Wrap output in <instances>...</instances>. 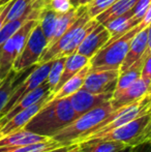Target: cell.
<instances>
[{"label":"cell","instance_id":"obj_20","mask_svg":"<svg viewBox=\"0 0 151 152\" xmlns=\"http://www.w3.org/2000/svg\"><path fill=\"white\" fill-rule=\"evenodd\" d=\"M21 75H22V70L17 72L14 69H12L9 74L2 80L1 84H0V114L3 111L14 88L19 83L18 80L20 79Z\"/></svg>","mask_w":151,"mask_h":152},{"label":"cell","instance_id":"obj_3","mask_svg":"<svg viewBox=\"0 0 151 152\" xmlns=\"http://www.w3.org/2000/svg\"><path fill=\"white\" fill-rule=\"evenodd\" d=\"M149 140H151V112L146 113L113 130L86 139L81 143L118 141L124 143L127 146L135 147Z\"/></svg>","mask_w":151,"mask_h":152},{"label":"cell","instance_id":"obj_39","mask_svg":"<svg viewBox=\"0 0 151 152\" xmlns=\"http://www.w3.org/2000/svg\"><path fill=\"white\" fill-rule=\"evenodd\" d=\"M148 93H151V83L149 85V88H148Z\"/></svg>","mask_w":151,"mask_h":152},{"label":"cell","instance_id":"obj_21","mask_svg":"<svg viewBox=\"0 0 151 152\" xmlns=\"http://www.w3.org/2000/svg\"><path fill=\"white\" fill-rule=\"evenodd\" d=\"M81 152H116L119 149L127 146L118 141H97V142L81 143Z\"/></svg>","mask_w":151,"mask_h":152},{"label":"cell","instance_id":"obj_8","mask_svg":"<svg viewBox=\"0 0 151 152\" xmlns=\"http://www.w3.org/2000/svg\"><path fill=\"white\" fill-rule=\"evenodd\" d=\"M119 69H89L82 88L92 93H106L115 91Z\"/></svg>","mask_w":151,"mask_h":152},{"label":"cell","instance_id":"obj_10","mask_svg":"<svg viewBox=\"0 0 151 152\" xmlns=\"http://www.w3.org/2000/svg\"><path fill=\"white\" fill-rule=\"evenodd\" d=\"M111 37L112 35L109 30L99 23L98 26L86 36L82 44L79 46L76 53L84 55L90 59L111 39Z\"/></svg>","mask_w":151,"mask_h":152},{"label":"cell","instance_id":"obj_23","mask_svg":"<svg viewBox=\"0 0 151 152\" xmlns=\"http://www.w3.org/2000/svg\"><path fill=\"white\" fill-rule=\"evenodd\" d=\"M62 145L64 144L56 142V141H54L52 139V140L46 141V142L34 143V144L24 145V146L0 148V152H44V151L51 150V149L57 148L59 146H62Z\"/></svg>","mask_w":151,"mask_h":152},{"label":"cell","instance_id":"obj_22","mask_svg":"<svg viewBox=\"0 0 151 152\" xmlns=\"http://www.w3.org/2000/svg\"><path fill=\"white\" fill-rule=\"evenodd\" d=\"M59 12H56L54 10H50L48 7H42L40 10V15L38 21H39V25L42 27V31H44V35H46L47 40L52 38L53 34L55 31V27H56L57 21H58Z\"/></svg>","mask_w":151,"mask_h":152},{"label":"cell","instance_id":"obj_30","mask_svg":"<svg viewBox=\"0 0 151 152\" xmlns=\"http://www.w3.org/2000/svg\"><path fill=\"white\" fill-rule=\"evenodd\" d=\"M12 1H9L8 3L4 4V5L0 6V29H1V27L4 25V23H5V20H6V17H7L8 12H9L10 8H12Z\"/></svg>","mask_w":151,"mask_h":152},{"label":"cell","instance_id":"obj_38","mask_svg":"<svg viewBox=\"0 0 151 152\" xmlns=\"http://www.w3.org/2000/svg\"><path fill=\"white\" fill-rule=\"evenodd\" d=\"M71 152H81V150H80V145H79V148H77L76 150H74V151H71Z\"/></svg>","mask_w":151,"mask_h":152},{"label":"cell","instance_id":"obj_40","mask_svg":"<svg viewBox=\"0 0 151 152\" xmlns=\"http://www.w3.org/2000/svg\"><path fill=\"white\" fill-rule=\"evenodd\" d=\"M1 82H2V80H0V84H1Z\"/></svg>","mask_w":151,"mask_h":152},{"label":"cell","instance_id":"obj_29","mask_svg":"<svg viewBox=\"0 0 151 152\" xmlns=\"http://www.w3.org/2000/svg\"><path fill=\"white\" fill-rule=\"evenodd\" d=\"M141 78L147 83L148 85H150L151 83V51L149 49V53H148L147 57L144 62L143 68H142L141 72Z\"/></svg>","mask_w":151,"mask_h":152},{"label":"cell","instance_id":"obj_27","mask_svg":"<svg viewBox=\"0 0 151 152\" xmlns=\"http://www.w3.org/2000/svg\"><path fill=\"white\" fill-rule=\"evenodd\" d=\"M44 7H48L59 14H63L74 7L71 0H49Z\"/></svg>","mask_w":151,"mask_h":152},{"label":"cell","instance_id":"obj_26","mask_svg":"<svg viewBox=\"0 0 151 152\" xmlns=\"http://www.w3.org/2000/svg\"><path fill=\"white\" fill-rule=\"evenodd\" d=\"M117 0H92L87 4L88 15L90 16V18H95L99 14L105 12L108 7H110Z\"/></svg>","mask_w":151,"mask_h":152},{"label":"cell","instance_id":"obj_25","mask_svg":"<svg viewBox=\"0 0 151 152\" xmlns=\"http://www.w3.org/2000/svg\"><path fill=\"white\" fill-rule=\"evenodd\" d=\"M12 1L14 2H12V8H10L9 12H8L7 17H6L5 23L19 19L26 12H28L29 10L34 7L36 0H12Z\"/></svg>","mask_w":151,"mask_h":152},{"label":"cell","instance_id":"obj_28","mask_svg":"<svg viewBox=\"0 0 151 152\" xmlns=\"http://www.w3.org/2000/svg\"><path fill=\"white\" fill-rule=\"evenodd\" d=\"M150 4H151V0H138L137 3L133 7V16H137L139 18L143 19L146 12H147L148 7L150 6Z\"/></svg>","mask_w":151,"mask_h":152},{"label":"cell","instance_id":"obj_14","mask_svg":"<svg viewBox=\"0 0 151 152\" xmlns=\"http://www.w3.org/2000/svg\"><path fill=\"white\" fill-rule=\"evenodd\" d=\"M148 49V27L139 31L135 36L129 46L128 52L120 66V72L126 70L133 63H136Z\"/></svg>","mask_w":151,"mask_h":152},{"label":"cell","instance_id":"obj_24","mask_svg":"<svg viewBox=\"0 0 151 152\" xmlns=\"http://www.w3.org/2000/svg\"><path fill=\"white\" fill-rule=\"evenodd\" d=\"M65 60H66V57H61V58L52 60V65H51V68L49 70L48 77H47V80H46V82L48 83L52 93L55 90V88H56L57 84H58L59 80L61 78Z\"/></svg>","mask_w":151,"mask_h":152},{"label":"cell","instance_id":"obj_34","mask_svg":"<svg viewBox=\"0 0 151 152\" xmlns=\"http://www.w3.org/2000/svg\"><path fill=\"white\" fill-rule=\"evenodd\" d=\"M91 1H92V0H78L76 7H78V6H80V5H87V4Z\"/></svg>","mask_w":151,"mask_h":152},{"label":"cell","instance_id":"obj_16","mask_svg":"<svg viewBox=\"0 0 151 152\" xmlns=\"http://www.w3.org/2000/svg\"><path fill=\"white\" fill-rule=\"evenodd\" d=\"M89 69H90V62L86 66H84L78 74H76L69 80H67L58 90L55 91L54 93H51L49 97L47 98L46 102H51V100H57L61 99V98L69 97L74 93H76L77 91L80 90L84 85L85 79H86Z\"/></svg>","mask_w":151,"mask_h":152},{"label":"cell","instance_id":"obj_31","mask_svg":"<svg viewBox=\"0 0 151 152\" xmlns=\"http://www.w3.org/2000/svg\"><path fill=\"white\" fill-rule=\"evenodd\" d=\"M77 148H79V144L77 143H71V144H66L62 145V146H59L57 148L51 149V150L44 151V152H71L76 150Z\"/></svg>","mask_w":151,"mask_h":152},{"label":"cell","instance_id":"obj_37","mask_svg":"<svg viewBox=\"0 0 151 152\" xmlns=\"http://www.w3.org/2000/svg\"><path fill=\"white\" fill-rule=\"evenodd\" d=\"M71 4H73L74 7H76V6H77V2H78V0H71Z\"/></svg>","mask_w":151,"mask_h":152},{"label":"cell","instance_id":"obj_19","mask_svg":"<svg viewBox=\"0 0 151 152\" xmlns=\"http://www.w3.org/2000/svg\"><path fill=\"white\" fill-rule=\"evenodd\" d=\"M138 0H117L114 2L110 7H108L105 12L99 14L98 16L95 17L97 21L101 24H106L107 22L114 19L118 18V17L124 15L128 10H131L133 7Z\"/></svg>","mask_w":151,"mask_h":152},{"label":"cell","instance_id":"obj_2","mask_svg":"<svg viewBox=\"0 0 151 152\" xmlns=\"http://www.w3.org/2000/svg\"><path fill=\"white\" fill-rule=\"evenodd\" d=\"M115 111L112 106L111 100L101 104L98 107L87 111L86 113L80 115L73 122L59 130L52 137V139L61 144H71L76 143L81 138L87 136L98 124L109 117Z\"/></svg>","mask_w":151,"mask_h":152},{"label":"cell","instance_id":"obj_4","mask_svg":"<svg viewBox=\"0 0 151 152\" xmlns=\"http://www.w3.org/2000/svg\"><path fill=\"white\" fill-rule=\"evenodd\" d=\"M143 29L142 25L139 24L113 42H107L90 58L91 69H120L133 36Z\"/></svg>","mask_w":151,"mask_h":152},{"label":"cell","instance_id":"obj_32","mask_svg":"<svg viewBox=\"0 0 151 152\" xmlns=\"http://www.w3.org/2000/svg\"><path fill=\"white\" fill-rule=\"evenodd\" d=\"M133 152H151V143H147V144H144L137 147L133 150Z\"/></svg>","mask_w":151,"mask_h":152},{"label":"cell","instance_id":"obj_36","mask_svg":"<svg viewBox=\"0 0 151 152\" xmlns=\"http://www.w3.org/2000/svg\"><path fill=\"white\" fill-rule=\"evenodd\" d=\"M9 1H12V0H0V6H2V5H4V4L8 3Z\"/></svg>","mask_w":151,"mask_h":152},{"label":"cell","instance_id":"obj_12","mask_svg":"<svg viewBox=\"0 0 151 152\" xmlns=\"http://www.w3.org/2000/svg\"><path fill=\"white\" fill-rule=\"evenodd\" d=\"M148 88H149V85L142 78H139L124 90L113 94V97L111 99L112 106L115 110H117L125 104L136 102L148 93Z\"/></svg>","mask_w":151,"mask_h":152},{"label":"cell","instance_id":"obj_7","mask_svg":"<svg viewBox=\"0 0 151 152\" xmlns=\"http://www.w3.org/2000/svg\"><path fill=\"white\" fill-rule=\"evenodd\" d=\"M51 65H52V61L38 64L28 76L25 77L22 81H20L16 85V87H15L12 94H10L9 98H8L7 102H6L5 107H4L3 111L0 114V118L3 117L21 98H23L29 92L37 88L39 85H42L47 80V77H48Z\"/></svg>","mask_w":151,"mask_h":152},{"label":"cell","instance_id":"obj_1","mask_svg":"<svg viewBox=\"0 0 151 152\" xmlns=\"http://www.w3.org/2000/svg\"><path fill=\"white\" fill-rule=\"evenodd\" d=\"M78 116L69 97L51 100L46 102L23 128L34 134L52 138Z\"/></svg>","mask_w":151,"mask_h":152},{"label":"cell","instance_id":"obj_11","mask_svg":"<svg viewBox=\"0 0 151 152\" xmlns=\"http://www.w3.org/2000/svg\"><path fill=\"white\" fill-rule=\"evenodd\" d=\"M48 97L42 98L39 102L30 106L29 108L25 109V110L21 111L20 113L16 114L15 116L10 117L7 121L0 124V138L6 136V134H12V132H17V130L22 129L31 120V118L42 108V106L46 104V100Z\"/></svg>","mask_w":151,"mask_h":152},{"label":"cell","instance_id":"obj_33","mask_svg":"<svg viewBox=\"0 0 151 152\" xmlns=\"http://www.w3.org/2000/svg\"><path fill=\"white\" fill-rule=\"evenodd\" d=\"M133 146H125L123 148L119 149L116 152H133Z\"/></svg>","mask_w":151,"mask_h":152},{"label":"cell","instance_id":"obj_9","mask_svg":"<svg viewBox=\"0 0 151 152\" xmlns=\"http://www.w3.org/2000/svg\"><path fill=\"white\" fill-rule=\"evenodd\" d=\"M112 97H113V92L92 93V92H89L81 88L80 90L71 95L69 98L71 100L74 110L80 116V115L86 113L87 111L111 100Z\"/></svg>","mask_w":151,"mask_h":152},{"label":"cell","instance_id":"obj_17","mask_svg":"<svg viewBox=\"0 0 151 152\" xmlns=\"http://www.w3.org/2000/svg\"><path fill=\"white\" fill-rule=\"evenodd\" d=\"M40 10H42V8L37 7L34 4V7H32L31 10H29L28 12H26L19 19L4 23V25L1 27V29H0V46H1L3 42H5L8 38L12 37V36L23 26V24H25L27 21L39 18Z\"/></svg>","mask_w":151,"mask_h":152},{"label":"cell","instance_id":"obj_5","mask_svg":"<svg viewBox=\"0 0 151 152\" xmlns=\"http://www.w3.org/2000/svg\"><path fill=\"white\" fill-rule=\"evenodd\" d=\"M38 22V19L27 21L12 37L0 46V80H3L12 69L15 60L23 50L29 34Z\"/></svg>","mask_w":151,"mask_h":152},{"label":"cell","instance_id":"obj_15","mask_svg":"<svg viewBox=\"0 0 151 152\" xmlns=\"http://www.w3.org/2000/svg\"><path fill=\"white\" fill-rule=\"evenodd\" d=\"M52 140V138L42 134L31 132L24 128L17 130L9 134H6L0 138V148H8V147H18L24 145L34 144V143L46 142Z\"/></svg>","mask_w":151,"mask_h":152},{"label":"cell","instance_id":"obj_6","mask_svg":"<svg viewBox=\"0 0 151 152\" xmlns=\"http://www.w3.org/2000/svg\"><path fill=\"white\" fill-rule=\"evenodd\" d=\"M48 40L39 25V22L30 32L23 50L15 60L12 69L19 72L38 63L44 51L46 50Z\"/></svg>","mask_w":151,"mask_h":152},{"label":"cell","instance_id":"obj_18","mask_svg":"<svg viewBox=\"0 0 151 152\" xmlns=\"http://www.w3.org/2000/svg\"><path fill=\"white\" fill-rule=\"evenodd\" d=\"M89 62H90V59L88 57L79 54V53H74V54L67 56L64 63V67H63L62 75H61V78L59 80L55 90L53 91V93L58 90L67 80H69L76 74H78L84 66L89 64Z\"/></svg>","mask_w":151,"mask_h":152},{"label":"cell","instance_id":"obj_35","mask_svg":"<svg viewBox=\"0 0 151 152\" xmlns=\"http://www.w3.org/2000/svg\"><path fill=\"white\" fill-rule=\"evenodd\" d=\"M148 48H149L151 51V24H150V26L148 27Z\"/></svg>","mask_w":151,"mask_h":152},{"label":"cell","instance_id":"obj_13","mask_svg":"<svg viewBox=\"0 0 151 152\" xmlns=\"http://www.w3.org/2000/svg\"><path fill=\"white\" fill-rule=\"evenodd\" d=\"M51 93H52V92H51L50 87H49L48 83L44 81V82L42 83V85H39L37 88H35L34 90L29 92L27 95H25L23 98H21V99L19 100V102H17V104L8 111L3 117H1V118H0V124L7 121L10 117L15 116L16 114L20 113L21 111L29 108L30 106L34 104L35 102H39V100L42 99V98L48 97Z\"/></svg>","mask_w":151,"mask_h":152}]
</instances>
